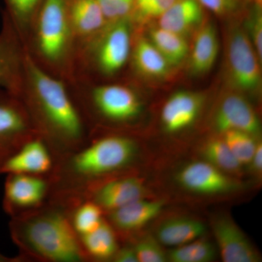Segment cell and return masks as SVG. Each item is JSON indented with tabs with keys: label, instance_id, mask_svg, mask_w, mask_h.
<instances>
[{
	"label": "cell",
	"instance_id": "obj_31",
	"mask_svg": "<svg viewBox=\"0 0 262 262\" xmlns=\"http://www.w3.org/2000/svg\"><path fill=\"white\" fill-rule=\"evenodd\" d=\"M107 22L130 17L135 0H97Z\"/></svg>",
	"mask_w": 262,
	"mask_h": 262
},
{
	"label": "cell",
	"instance_id": "obj_39",
	"mask_svg": "<svg viewBox=\"0 0 262 262\" xmlns=\"http://www.w3.org/2000/svg\"><path fill=\"white\" fill-rule=\"evenodd\" d=\"M253 2L254 6L261 8L262 7V0H251Z\"/></svg>",
	"mask_w": 262,
	"mask_h": 262
},
{
	"label": "cell",
	"instance_id": "obj_7",
	"mask_svg": "<svg viewBox=\"0 0 262 262\" xmlns=\"http://www.w3.org/2000/svg\"><path fill=\"white\" fill-rule=\"evenodd\" d=\"M261 63L244 27L229 24L226 32L225 67L231 89L244 95L259 92Z\"/></svg>",
	"mask_w": 262,
	"mask_h": 262
},
{
	"label": "cell",
	"instance_id": "obj_29",
	"mask_svg": "<svg viewBox=\"0 0 262 262\" xmlns=\"http://www.w3.org/2000/svg\"><path fill=\"white\" fill-rule=\"evenodd\" d=\"M232 154L244 165H249L258 141L251 134L241 130H227L220 134Z\"/></svg>",
	"mask_w": 262,
	"mask_h": 262
},
{
	"label": "cell",
	"instance_id": "obj_9",
	"mask_svg": "<svg viewBox=\"0 0 262 262\" xmlns=\"http://www.w3.org/2000/svg\"><path fill=\"white\" fill-rule=\"evenodd\" d=\"M6 175L3 208L10 218L35 211L49 200V177L15 173Z\"/></svg>",
	"mask_w": 262,
	"mask_h": 262
},
{
	"label": "cell",
	"instance_id": "obj_13",
	"mask_svg": "<svg viewBox=\"0 0 262 262\" xmlns=\"http://www.w3.org/2000/svg\"><path fill=\"white\" fill-rule=\"evenodd\" d=\"M147 189L142 179L133 174H121L98 183L90 188L82 200L97 204L105 214L132 202L146 198Z\"/></svg>",
	"mask_w": 262,
	"mask_h": 262
},
{
	"label": "cell",
	"instance_id": "obj_38",
	"mask_svg": "<svg viewBox=\"0 0 262 262\" xmlns=\"http://www.w3.org/2000/svg\"><path fill=\"white\" fill-rule=\"evenodd\" d=\"M149 1V0H135V5H134V10L140 8V7L143 6V5L146 4Z\"/></svg>",
	"mask_w": 262,
	"mask_h": 262
},
{
	"label": "cell",
	"instance_id": "obj_4",
	"mask_svg": "<svg viewBox=\"0 0 262 262\" xmlns=\"http://www.w3.org/2000/svg\"><path fill=\"white\" fill-rule=\"evenodd\" d=\"M24 45L38 67L67 84L72 82L77 44L67 0L43 1Z\"/></svg>",
	"mask_w": 262,
	"mask_h": 262
},
{
	"label": "cell",
	"instance_id": "obj_25",
	"mask_svg": "<svg viewBox=\"0 0 262 262\" xmlns=\"http://www.w3.org/2000/svg\"><path fill=\"white\" fill-rule=\"evenodd\" d=\"M64 205L68 207L71 224L78 237L92 232L104 220V211L89 200Z\"/></svg>",
	"mask_w": 262,
	"mask_h": 262
},
{
	"label": "cell",
	"instance_id": "obj_26",
	"mask_svg": "<svg viewBox=\"0 0 262 262\" xmlns=\"http://www.w3.org/2000/svg\"><path fill=\"white\" fill-rule=\"evenodd\" d=\"M203 160L229 175L238 176L243 165L236 159L222 136L210 138L201 148Z\"/></svg>",
	"mask_w": 262,
	"mask_h": 262
},
{
	"label": "cell",
	"instance_id": "obj_34",
	"mask_svg": "<svg viewBox=\"0 0 262 262\" xmlns=\"http://www.w3.org/2000/svg\"><path fill=\"white\" fill-rule=\"evenodd\" d=\"M202 6L205 7L214 14L225 16L234 13L238 10L241 0H198Z\"/></svg>",
	"mask_w": 262,
	"mask_h": 262
},
{
	"label": "cell",
	"instance_id": "obj_28",
	"mask_svg": "<svg viewBox=\"0 0 262 262\" xmlns=\"http://www.w3.org/2000/svg\"><path fill=\"white\" fill-rule=\"evenodd\" d=\"M216 256V249L210 239L201 237L191 242L174 247L167 253L172 262H209Z\"/></svg>",
	"mask_w": 262,
	"mask_h": 262
},
{
	"label": "cell",
	"instance_id": "obj_3",
	"mask_svg": "<svg viewBox=\"0 0 262 262\" xmlns=\"http://www.w3.org/2000/svg\"><path fill=\"white\" fill-rule=\"evenodd\" d=\"M8 226L24 262H87L61 202L48 200L35 211L12 217Z\"/></svg>",
	"mask_w": 262,
	"mask_h": 262
},
{
	"label": "cell",
	"instance_id": "obj_10",
	"mask_svg": "<svg viewBox=\"0 0 262 262\" xmlns=\"http://www.w3.org/2000/svg\"><path fill=\"white\" fill-rule=\"evenodd\" d=\"M212 126L219 134L241 130L257 138L261 134L259 117L244 94L231 89L222 95L212 117Z\"/></svg>",
	"mask_w": 262,
	"mask_h": 262
},
{
	"label": "cell",
	"instance_id": "obj_27",
	"mask_svg": "<svg viewBox=\"0 0 262 262\" xmlns=\"http://www.w3.org/2000/svg\"><path fill=\"white\" fill-rule=\"evenodd\" d=\"M44 0H5L3 12L25 42L34 18Z\"/></svg>",
	"mask_w": 262,
	"mask_h": 262
},
{
	"label": "cell",
	"instance_id": "obj_14",
	"mask_svg": "<svg viewBox=\"0 0 262 262\" xmlns=\"http://www.w3.org/2000/svg\"><path fill=\"white\" fill-rule=\"evenodd\" d=\"M212 230L225 262H258L261 256L242 229L230 217L220 215L212 220Z\"/></svg>",
	"mask_w": 262,
	"mask_h": 262
},
{
	"label": "cell",
	"instance_id": "obj_12",
	"mask_svg": "<svg viewBox=\"0 0 262 262\" xmlns=\"http://www.w3.org/2000/svg\"><path fill=\"white\" fill-rule=\"evenodd\" d=\"M26 55L23 40L3 13L0 28V89L16 96L23 82Z\"/></svg>",
	"mask_w": 262,
	"mask_h": 262
},
{
	"label": "cell",
	"instance_id": "obj_19",
	"mask_svg": "<svg viewBox=\"0 0 262 262\" xmlns=\"http://www.w3.org/2000/svg\"><path fill=\"white\" fill-rule=\"evenodd\" d=\"M220 51L216 29L210 22H203L196 29L189 53V69L194 75L206 74L215 64Z\"/></svg>",
	"mask_w": 262,
	"mask_h": 262
},
{
	"label": "cell",
	"instance_id": "obj_2",
	"mask_svg": "<svg viewBox=\"0 0 262 262\" xmlns=\"http://www.w3.org/2000/svg\"><path fill=\"white\" fill-rule=\"evenodd\" d=\"M139 153L137 141L127 134L91 132L83 145L56 160L49 176V199L81 201L98 183L128 173Z\"/></svg>",
	"mask_w": 262,
	"mask_h": 262
},
{
	"label": "cell",
	"instance_id": "obj_37",
	"mask_svg": "<svg viewBox=\"0 0 262 262\" xmlns=\"http://www.w3.org/2000/svg\"><path fill=\"white\" fill-rule=\"evenodd\" d=\"M0 262H24L20 256H16L14 257H10V256H5L3 253H0Z\"/></svg>",
	"mask_w": 262,
	"mask_h": 262
},
{
	"label": "cell",
	"instance_id": "obj_30",
	"mask_svg": "<svg viewBox=\"0 0 262 262\" xmlns=\"http://www.w3.org/2000/svg\"><path fill=\"white\" fill-rule=\"evenodd\" d=\"M139 262H165L168 261L160 243L151 236H143L131 243Z\"/></svg>",
	"mask_w": 262,
	"mask_h": 262
},
{
	"label": "cell",
	"instance_id": "obj_17",
	"mask_svg": "<svg viewBox=\"0 0 262 262\" xmlns=\"http://www.w3.org/2000/svg\"><path fill=\"white\" fill-rule=\"evenodd\" d=\"M205 96L192 91H179L167 100L161 113L164 130L177 134L192 125L203 110Z\"/></svg>",
	"mask_w": 262,
	"mask_h": 262
},
{
	"label": "cell",
	"instance_id": "obj_36",
	"mask_svg": "<svg viewBox=\"0 0 262 262\" xmlns=\"http://www.w3.org/2000/svg\"><path fill=\"white\" fill-rule=\"evenodd\" d=\"M251 165L253 173L259 177L262 172V144L261 141H258L256 146V151L253 155L252 160L249 164Z\"/></svg>",
	"mask_w": 262,
	"mask_h": 262
},
{
	"label": "cell",
	"instance_id": "obj_8",
	"mask_svg": "<svg viewBox=\"0 0 262 262\" xmlns=\"http://www.w3.org/2000/svg\"><path fill=\"white\" fill-rule=\"evenodd\" d=\"M37 136L18 96L0 89V176L2 168L26 142Z\"/></svg>",
	"mask_w": 262,
	"mask_h": 262
},
{
	"label": "cell",
	"instance_id": "obj_16",
	"mask_svg": "<svg viewBox=\"0 0 262 262\" xmlns=\"http://www.w3.org/2000/svg\"><path fill=\"white\" fill-rule=\"evenodd\" d=\"M164 208L163 201L141 198L105 214L119 238L129 239L156 218Z\"/></svg>",
	"mask_w": 262,
	"mask_h": 262
},
{
	"label": "cell",
	"instance_id": "obj_18",
	"mask_svg": "<svg viewBox=\"0 0 262 262\" xmlns=\"http://www.w3.org/2000/svg\"><path fill=\"white\" fill-rule=\"evenodd\" d=\"M67 8L77 46L108 23L97 0H67Z\"/></svg>",
	"mask_w": 262,
	"mask_h": 262
},
{
	"label": "cell",
	"instance_id": "obj_33",
	"mask_svg": "<svg viewBox=\"0 0 262 262\" xmlns=\"http://www.w3.org/2000/svg\"><path fill=\"white\" fill-rule=\"evenodd\" d=\"M177 0H149L135 9L136 15L140 20L159 18Z\"/></svg>",
	"mask_w": 262,
	"mask_h": 262
},
{
	"label": "cell",
	"instance_id": "obj_35",
	"mask_svg": "<svg viewBox=\"0 0 262 262\" xmlns=\"http://www.w3.org/2000/svg\"><path fill=\"white\" fill-rule=\"evenodd\" d=\"M113 261L114 262H139L135 250L131 243L120 245Z\"/></svg>",
	"mask_w": 262,
	"mask_h": 262
},
{
	"label": "cell",
	"instance_id": "obj_22",
	"mask_svg": "<svg viewBox=\"0 0 262 262\" xmlns=\"http://www.w3.org/2000/svg\"><path fill=\"white\" fill-rule=\"evenodd\" d=\"M206 226L201 221L177 216L162 222L156 230V239L161 244L177 247L205 235Z\"/></svg>",
	"mask_w": 262,
	"mask_h": 262
},
{
	"label": "cell",
	"instance_id": "obj_11",
	"mask_svg": "<svg viewBox=\"0 0 262 262\" xmlns=\"http://www.w3.org/2000/svg\"><path fill=\"white\" fill-rule=\"evenodd\" d=\"M176 180L183 189L206 195L228 194L241 189V182L235 177L205 160L184 165L176 176Z\"/></svg>",
	"mask_w": 262,
	"mask_h": 262
},
{
	"label": "cell",
	"instance_id": "obj_21",
	"mask_svg": "<svg viewBox=\"0 0 262 262\" xmlns=\"http://www.w3.org/2000/svg\"><path fill=\"white\" fill-rule=\"evenodd\" d=\"M202 7L198 0H177L159 17V27L186 37L203 23Z\"/></svg>",
	"mask_w": 262,
	"mask_h": 262
},
{
	"label": "cell",
	"instance_id": "obj_15",
	"mask_svg": "<svg viewBox=\"0 0 262 262\" xmlns=\"http://www.w3.org/2000/svg\"><path fill=\"white\" fill-rule=\"evenodd\" d=\"M56 160L46 143L39 136L20 146L7 160L2 168L3 174H27L49 177Z\"/></svg>",
	"mask_w": 262,
	"mask_h": 262
},
{
	"label": "cell",
	"instance_id": "obj_1",
	"mask_svg": "<svg viewBox=\"0 0 262 262\" xmlns=\"http://www.w3.org/2000/svg\"><path fill=\"white\" fill-rule=\"evenodd\" d=\"M18 97L56 161L89 140L91 129L68 84L38 67L27 52Z\"/></svg>",
	"mask_w": 262,
	"mask_h": 262
},
{
	"label": "cell",
	"instance_id": "obj_20",
	"mask_svg": "<svg viewBox=\"0 0 262 262\" xmlns=\"http://www.w3.org/2000/svg\"><path fill=\"white\" fill-rule=\"evenodd\" d=\"M87 262L113 261L120 248V238L106 218L97 228L79 237Z\"/></svg>",
	"mask_w": 262,
	"mask_h": 262
},
{
	"label": "cell",
	"instance_id": "obj_24",
	"mask_svg": "<svg viewBox=\"0 0 262 262\" xmlns=\"http://www.w3.org/2000/svg\"><path fill=\"white\" fill-rule=\"evenodd\" d=\"M148 39L168 61L170 65L177 67L189 56V48L185 37L161 27L149 29Z\"/></svg>",
	"mask_w": 262,
	"mask_h": 262
},
{
	"label": "cell",
	"instance_id": "obj_6",
	"mask_svg": "<svg viewBox=\"0 0 262 262\" xmlns=\"http://www.w3.org/2000/svg\"><path fill=\"white\" fill-rule=\"evenodd\" d=\"M68 85L91 132L101 123L127 125L142 113L140 98L128 86L83 82Z\"/></svg>",
	"mask_w": 262,
	"mask_h": 262
},
{
	"label": "cell",
	"instance_id": "obj_32",
	"mask_svg": "<svg viewBox=\"0 0 262 262\" xmlns=\"http://www.w3.org/2000/svg\"><path fill=\"white\" fill-rule=\"evenodd\" d=\"M245 30L252 43L258 58L262 61V14L261 8L255 6L248 18Z\"/></svg>",
	"mask_w": 262,
	"mask_h": 262
},
{
	"label": "cell",
	"instance_id": "obj_23",
	"mask_svg": "<svg viewBox=\"0 0 262 262\" xmlns=\"http://www.w3.org/2000/svg\"><path fill=\"white\" fill-rule=\"evenodd\" d=\"M133 42L130 57L139 73L154 78H163L170 74L171 66L147 37H139Z\"/></svg>",
	"mask_w": 262,
	"mask_h": 262
},
{
	"label": "cell",
	"instance_id": "obj_5",
	"mask_svg": "<svg viewBox=\"0 0 262 262\" xmlns=\"http://www.w3.org/2000/svg\"><path fill=\"white\" fill-rule=\"evenodd\" d=\"M130 17L108 22L77 47L73 80L89 82L95 75L111 78L130 60L133 46Z\"/></svg>",
	"mask_w": 262,
	"mask_h": 262
}]
</instances>
